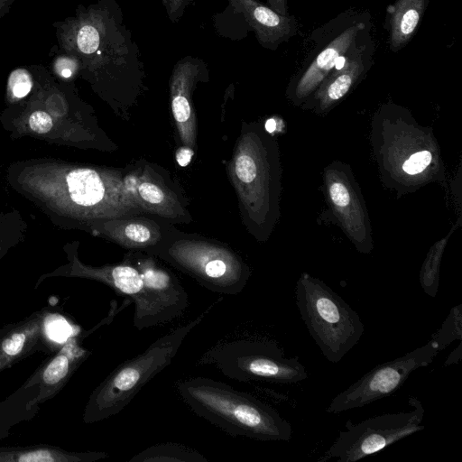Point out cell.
<instances>
[{"mask_svg": "<svg viewBox=\"0 0 462 462\" xmlns=\"http://www.w3.org/2000/svg\"><path fill=\"white\" fill-rule=\"evenodd\" d=\"M177 392L198 416L233 437L289 441L291 426L276 410L255 396L203 376L177 383Z\"/></svg>", "mask_w": 462, "mask_h": 462, "instance_id": "cell-1", "label": "cell"}, {"mask_svg": "<svg viewBox=\"0 0 462 462\" xmlns=\"http://www.w3.org/2000/svg\"><path fill=\"white\" fill-rule=\"evenodd\" d=\"M222 300L217 299L194 319L160 337L143 353L119 365L92 393L86 419L97 421L121 412L146 383L172 362L186 337Z\"/></svg>", "mask_w": 462, "mask_h": 462, "instance_id": "cell-2", "label": "cell"}, {"mask_svg": "<svg viewBox=\"0 0 462 462\" xmlns=\"http://www.w3.org/2000/svg\"><path fill=\"white\" fill-rule=\"evenodd\" d=\"M295 300L301 319L328 361L340 362L361 339L365 328L359 315L325 282L302 273Z\"/></svg>", "mask_w": 462, "mask_h": 462, "instance_id": "cell-3", "label": "cell"}, {"mask_svg": "<svg viewBox=\"0 0 462 462\" xmlns=\"http://www.w3.org/2000/svg\"><path fill=\"white\" fill-rule=\"evenodd\" d=\"M197 363L214 365L226 377L239 382L297 383L308 378L299 357H285L279 345L268 339L222 341L207 350Z\"/></svg>", "mask_w": 462, "mask_h": 462, "instance_id": "cell-4", "label": "cell"}, {"mask_svg": "<svg viewBox=\"0 0 462 462\" xmlns=\"http://www.w3.org/2000/svg\"><path fill=\"white\" fill-rule=\"evenodd\" d=\"M408 403L411 407L408 411L385 413L358 423L347 420L345 430L339 431L334 443L318 461L336 458L338 462H356L423 430L425 409L422 402L411 395Z\"/></svg>", "mask_w": 462, "mask_h": 462, "instance_id": "cell-5", "label": "cell"}, {"mask_svg": "<svg viewBox=\"0 0 462 462\" xmlns=\"http://www.w3.org/2000/svg\"><path fill=\"white\" fill-rule=\"evenodd\" d=\"M439 352L438 343L430 339L404 356L376 365L336 395L326 411L337 414L390 396L404 384L412 372L431 364Z\"/></svg>", "mask_w": 462, "mask_h": 462, "instance_id": "cell-6", "label": "cell"}, {"mask_svg": "<svg viewBox=\"0 0 462 462\" xmlns=\"http://www.w3.org/2000/svg\"><path fill=\"white\" fill-rule=\"evenodd\" d=\"M168 255L177 267L219 294L240 293L249 278L244 263L228 249L216 245L180 241L169 248Z\"/></svg>", "mask_w": 462, "mask_h": 462, "instance_id": "cell-7", "label": "cell"}, {"mask_svg": "<svg viewBox=\"0 0 462 462\" xmlns=\"http://www.w3.org/2000/svg\"><path fill=\"white\" fill-rule=\"evenodd\" d=\"M357 14H341L332 21L330 32L326 34L325 43L313 54L308 64L303 65L295 84L296 97L301 98L318 88L334 67L365 36L370 29L369 20L357 19Z\"/></svg>", "mask_w": 462, "mask_h": 462, "instance_id": "cell-8", "label": "cell"}, {"mask_svg": "<svg viewBox=\"0 0 462 462\" xmlns=\"http://www.w3.org/2000/svg\"><path fill=\"white\" fill-rule=\"evenodd\" d=\"M146 298L143 329L165 325L180 317L189 306L188 293L177 278L156 265L152 259H139Z\"/></svg>", "mask_w": 462, "mask_h": 462, "instance_id": "cell-9", "label": "cell"}, {"mask_svg": "<svg viewBox=\"0 0 462 462\" xmlns=\"http://www.w3.org/2000/svg\"><path fill=\"white\" fill-rule=\"evenodd\" d=\"M255 32L259 43L275 51L279 45L295 36L299 31L294 15H282L257 0H229Z\"/></svg>", "mask_w": 462, "mask_h": 462, "instance_id": "cell-10", "label": "cell"}, {"mask_svg": "<svg viewBox=\"0 0 462 462\" xmlns=\"http://www.w3.org/2000/svg\"><path fill=\"white\" fill-rule=\"evenodd\" d=\"M374 45L370 29L360 42L343 58L340 65L331 71L319 86L322 104L328 105L343 97L355 83L369 69Z\"/></svg>", "mask_w": 462, "mask_h": 462, "instance_id": "cell-11", "label": "cell"}, {"mask_svg": "<svg viewBox=\"0 0 462 462\" xmlns=\"http://www.w3.org/2000/svg\"><path fill=\"white\" fill-rule=\"evenodd\" d=\"M199 69L198 60L183 59L176 64L171 79L172 114L182 142L189 147L195 143L196 123L189 99Z\"/></svg>", "mask_w": 462, "mask_h": 462, "instance_id": "cell-12", "label": "cell"}, {"mask_svg": "<svg viewBox=\"0 0 462 462\" xmlns=\"http://www.w3.org/2000/svg\"><path fill=\"white\" fill-rule=\"evenodd\" d=\"M430 0H395L387 7L389 45L396 52L414 36Z\"/></svg>", "mask_w": 462, "mask_h": 462, "instance_id": "cell-13", "label": "cell"}, {"mask_svg": "<svg viewBox=\"0 0 462 462\" xmlns=\"http://www.w3.org/2000/svg\"><path fill=\"white\" fill-rule=\"evenodd\" d=\"M40 329V319H33L8 333L0 341V370L29 350L35 343Z\"/></svg>", "mask_w": 462, "mask_h": 462, "instance_id": "cell-14", "label": "cell"}, {"mask_svg": "<svg viewBox=\"0 0 462 462\" xmlns=\"http://www.w3.org/2000/svg\"><path fill=\"white\" fill-rule=\"evenodd\" d=\"M111 236L128 248H142L155 245L160 239L156 225L142 219L116 223Z\"/></svg>", "mask_w": 462, "mask_h": 462, "instance_id": "cell-15", "label": "cell"}, {"mask_svg": "<svg viewBox=\"0 0 462 462\" xmlns=\"http://www.w3.org/2000/svg\"><path fill=\"white\" fill-rule=\"evenodd\" d=\"M138 206L149 212L166 217H176L180 207L171 193L158 184L151 181H141L132 191Z\"/></svg>", "mask_w": 462, "mask_h": 462, "instance_id": "cell-16", "label": "cell"}, {"mask_svg": "<svg viewBox=\"0 0 462 462\" xmlns=\"http://www.w3.org/2000/svg\"><path fill=\"white\" fill-rule=\"evenodd\" d=\"M129 462H207L198 451L173 442L149 447L131 457Z\"/></svg>", "mask_w": 462, "mask_h": 462, "instance_id": "cell-17", "label": "cell"}, {"mask_svg": "<svg viewBox=\"0 0 462 462\" xmlns=\"http://www.w3.org/2000/svg\"><path fill=\"white\" fill-rule=\"evenodd\" d=\"M72 366L69 356L61 352L44 368L41 378V392L37 402H42L57 391L66 381Z\"/></svg>", "mask_w": 462, "mask_h": 462, "instance_id": "cell-18", "label": "cell"}, {"mask_svg": "<svg viewBox=\"0 0 462 462\" xmlns=\"http://www.w3.org/2000/svg\"><path fill=\"white\" fill-rule=\"evenodd\" d=\"M431 339L439 345V351L453 341L462 339V304L454 306L441 327L431 335Z\"/></svg>", "mask_w": 462, "mask_h": 462, "instance_id": "cell-19", "label": "cell"}, {"mask_svg": "<svg viewBox=\"0 0 462 462\" xmlns=\"http://www.w3.org/2000/svg\"><path fill=\"white\" fill-rule=\"evenodd\" d=\"M101 35L102 31L99 29L97 22L83 20L76 26L73 46L80 53L91 54L98 49Z\"/></svg>", "mask_w": 462, "mask_h": 462, "instance_id": "cell-20", "label": "cell"}, {"mask_svg": "<svg viewBox=\"0 0 462 462\" xmlns=\"http://www.w3.org/2000/svg\"><path fill=\"white\" fill-rule=\"evenodd\" d=\"M83 458L69 456L51 449H34L15 454L7 460L19 462H57V461H79Z\"/></svg>", "mask_w": 462, "mask_h": 462, "instance_id": "cell-21", "label": "cell"}, {"mask_svg": "<svg viewBox=\"0 0 462 462\" xmlns=\"http://www.w3.org/2000/svg\"><path fill=\"white\" fill-rule=\"evenodd\" d=\"M32 87V78L27 70L19 69L11 73L8 88L15 97H25L31 91Z\"/></svg>", "mask_w": 462, "mask_h": 462, "instance_id": "cell-22", "label": "cell"}, {"mask_svg": "<svg viewBox=\"0 0 462 462\" xmlns=\"http://www.w3.org/2000/svg\"><path fill=\"white\" fill-rule=\"evenodd\" d=\"M45 331L52 340L63 342L70 335L71 329L63 318L52 315L45 321Z\"/></svg>", "mask_w": 462, "mask_h": 462, "instance_id": "cell-23", "label": "cell"}, {"mask_svg": "<svg viewBox=\"0 0 462 462\" xmlns=\"http://www.w3.org/2000/svg\"><path fill=\"white\" fill-rule=\"evenodd\" d=\"M431 153L429 151H421L413 153L402 165L403 171L411 175L422 171L431 162Z\"/></svg>", "mask_w": 462, "mask_h": 462, "instance_id": "cell-24", "label": "cell"}, {"mask_svg": "<svg viewBox=\"0 0 462 462\" xmlns=\"http://www.w3.org/2000/svg\"><path fill=\"white\" fill-rule=\"evenodd\" d=\"M29 126L39 134H45L52 127L51 117L43 111L33 112L29 117Z\"/></svg>", "mask_w": 462, "mask_h": 462, "instance_id": "cell-25", "label": "cell"}, {"mask_svg": "<svg viewBox=\"0 0 462 462\" xmlns=\"http://www.w3.org/2000/svg\"><path fill=\"white\" fill-rule=\"evenodd\" d=\"M329 194L335 205L345 207L349 203V192L344 184L333 183L329 188Z\"/></svg>", "mask_w": 462, "mask_h": 462, "instance_id": "cell-26", "label": "cell"}, {"mask_svg": "<svg viewBox=\"0 0 462 462\" xmlns=\"http://www.w3.org/2000/svg\"><path fill=\"white\" fill-rule=\"evenodd\" d=\"M190 0H163L169 17L173 21L178 19Z\"/></svg>", "mask_w": 462, "mask_h": 462, "instance_id": "cell-27", "label": "cell"}, {"mask_svg": "<svg viewBox=\"0 0 462 462\" xmlns=\"http://www.w3.org/2000/svg\"><path fill=\"white\" fill-rule=\"evenodd\" d=\"M193 156V151L189 146L181 147L176 152V161L180 166H187Z\"/></svg>", "mask_w": 462, "mask_h": 462, "instance_id": "cell-28", "label": "cell"}, {"mask_svg": "<svg viewBox=\"0 0 462 462\" xmlns=\"http://www.w3.org/2000/svg\"><path fill=\"white\" fill-rule=\"evenodd\" d=\"M269 7L280 14L286 15L288 13L287 0H267Z\"/></svg>", "mask_w": 462, "mask_h": 462, "instance_id": "cell-29", "label": "cell"}, {"mask_svg": "<svg viewBox=\"0 0 462 462\" xmlns=\"http://www.w3.org/2000/svg\"><path fill=\"white\" fill-rule=\"evenodd\" d=\"M461 354H462V351H461V343H460L458 345V346L454 351H452L450 353V355L448 356V357L447 358V360L445 362V365L458 363L461 359Z\"/></svg>", "mask_w": 462, "mask_h": 462, "instance_id": "cell-30", "label": "cell"}, {"mask_svg": "<svg viewBox=\"0 0 462 462\" xmlns=\"http://www.w3.org/2000/svg\"><path fill=\"white\" fill-rule=\"evenodd\" d=\"M14 0H0V17L7 12Z\"/></svg>", "mask_w": 462, "mask_h": 462, "instance_id": "cell-31", "label": "cell"}, {"mask_svg": "<svg viewBox=\"0 0 462 462\" xmlns=\"http://www.w3.org/2000/svg\"><path fill=\"white\" fill-rule=\"evenodd\" d=\"M265 129L269 132V133H273L275 129H276V122L274 119L271 118V119H268L265 123Z\"/></svg>", "mask_w": 462, "mask_h": 462, "instance_id": "cell-32", "label": "cell"}]
</instances>
